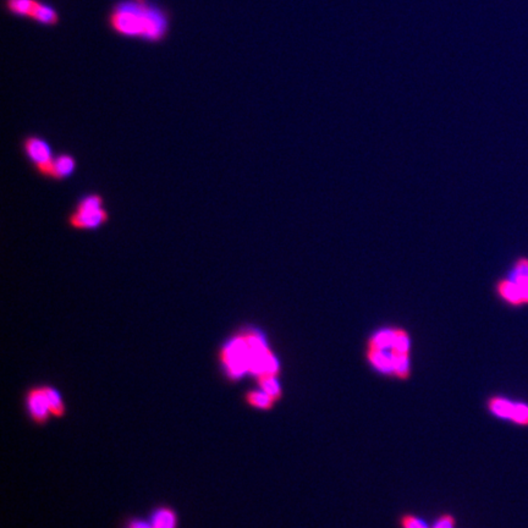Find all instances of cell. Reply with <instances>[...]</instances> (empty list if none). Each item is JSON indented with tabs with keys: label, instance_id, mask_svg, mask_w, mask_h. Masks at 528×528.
Wrapping results in <instances>:
<instances>
[{
	"label": "cell",
	"instance_id": "obj_16",
	"mask_svg": "<svg viewBox=\"0 0 528 528\" xmlns=\"http://www.w3.org/2000/svg\"><path fill=\"white\" fill-rule=\"evenodd\" d=\"M257 382L261 390L268 394L275 401L281 399L283 393H281V384L276 380V376H270V374L259 376L257 377Z\"/></svg>",
	"mask_w": 528,
	"mask_h": 528
},
{
	"label": "cell",
	"instance_id": "obj_23",
	"mask_svg": "<svg viewBox=\"0 0 528 528\" xmlns=\"http://www.w3.org/2000/svg\"><path fill=\"white\" fill-rule=\"evenodd\" d=\"M455 527V520L451 515H444L438 520V522L434 525L433 528H454Z\"/></svg>",
	"mask_w": 528,
	"mask_h": 528
},
{
	"label": "cell",
	"instance_id": "obj_5",
	"mask_svg": "<svg viewBox=\"0 0 528 528\" xmlns=\"http://www.w3.org/2000/svg\"><path fill=\"white\" fill-rule=\"evenodd\" d=\"M25 403H26V410L30 418L38 426H43L52 417L43 385L28 389Z\"/></svg>",
	"mask_w": 528,
	"mask_h": 528
},
{
	"label": "cell",
	"instance_id": "obj_7",
	"mask_svg": "<svg viewBox=\"0 0 528 528\" xmlns=\"http://www.w3.org/2000/svg\"><path fill=\"white\" fill-rule=\"evenodd\" d=\"M509 279H511L520 290L521 297H522L523 305H528V258L527 257H521L518 258L514 267H512L510 274L507 275Z\"/></svg>",
	"mask_w": 528,
	"mask_h": 528
},
{
	"label": "cell",
	"instance_id": "obj_13",
	"mask_svg": "<svg viewBox=\"0 0 528 528\" xmlns=\"http://www.w3.org/2000/svg\"><path fill=\"white\" fill-rule=\"evenodd\" d=\"M43 388L47 400H48L52 417H55V418L64 417L65 414H66V406H65L64 399H63L59 390L50 387V385H43Z\"/></svg>",
	"mask_w": 528,
	"mask_h": 528
},
{
	"label": "cell",
	"instance_id": "obj_9",
	"mask_svg": "<svg viewBox=\"0 0 528 528\" xmlns=\"http://www.w3.org/2000/svg\"><path fill=\"white\" fill-rule=\"evenodd\" d=\"M496 294L499 295L502 301L507 302L511 306H521L523 305L522 297L520 294L516 284L509 279V278H504L498 281L496 284Z\"/></svg>",
	"mask_w": 528,
	"mask_h": 528
},
{
	"label": "cell",
	"instance_id": "obj_10",
	"mask_svg": "<svg viewBox=\"0 0 528 528\" xmlns=\"http://www.w3.org/2000/svg\"><path fill=\"white\" fill-rule=\"evenodd\" d=\"M152 528H178V515L170 507H159L150 518Z\"/></svg>",
	"mask_w": 528,
	"mask_h": 528
},
{
	"label": "cell",
	"instance_id": "obj_15",
	"mask_svg": "<svg viewBox=\"0 0 528 528\" xmlns=\"http://www.w3.org/2000/svg\"><path fill=\"white\" fill-rule=\"evenodd\" d=\"M394 334H395V328L379 330L368 341V349H379V350H389V349H392Z\"/></svg>",
	"mask_w": 528,
	"mask_h": 528
},
{
	"label": "cell",
	"instance_id": "obj_3",
	"mask_svg": "<svg viewBox=\"0 0 528 528\" xmlns=\"http://www.w3.org/2000/svg\"><path fill=\"white\" fill-rule=\"evenodd\" d=\"M219 360L224 367V371L232 380H236L248 372L250 366V351L243 332L224 343L219 351Z\"/></svg>",
	"mask_w": 528,
	"mask_h": 528
},
{
	"label": "cell",
	"instance_id": "obj_19",
	"mask_svg": "<svg viewBox=\"0 0 528 528\" xmlns=\"http://www.w3.org/2000/svg\"><path fill=\"white\" fill-rule=\"evenodd\" d=\"M392 351L394 354H409L410 352V336L404 329L395 328Z\"/></svg>",
	"mask_w": 528,
	"mask_h": 528
},
{
	"label": "cell",
	"instance_id": "obj_2",
	"mask_svg": "<svg viewBox=\"0 0 528 528\" xmlns=\"http://www.w3.org/2000/svg\"><path fill=\"white\" fill-rule=\"evenodd\" d=\"M109 212L104 208V200L99 194H88L77 201L75 210L69 216V224L76 230H97L107 224Z\"/></svg>",
	"mask_w": 528,
	"mask_h": 528
},
{
	"label": "cell",
	"instance_id": "obj_21",
	"mask_svg": "<svg viewBox=\"0 0 528 528\" xmlns=\"http://www.w3.org/2000/svg\"><path fill=\"white\" fill-rule=\"evenodd\" d=\"M401 525L404 528H428L426 523L412 515H405L404 518H401Z\"/></svg>",
	"mask_w": 528,
	"mask_h": 528
},
{
	"label": "cell",
	"instance_id": "obj_12",
	"mask_svg": "<svg viewBox=\"0 0 528 528\" xmlns=\"http://www.w3.org/2000/svg\"><path fill=\"white\" fill-rule=\"evenodd\" d=\"M36 0H4V8L11 17L31 19Z\"/></svg>",
	"mask_w": 528,
	"mask_h": 528
},
{
	"label": "cell",
	"instance_id": "obj_20",
	"mask_svg": "<svg viewBox=\"0 0 528 528\" xmlns=\"http://www.w3.org/2000/svg\"><path fill=\"white\" fill-rule=\"evenodd\" d=\"M510 420L520 426H528V405L523 403L514 404Z\"/></svg>",
	"mask_w": 528,
	"mask_h": 528
},
{
	"label": "cell",
	"instance_id": "obj_17",
	"mask_svg": "<svg viewBox=\"0 0 528 528\" xmlns=\"http://www.w3.org/2000/svg\"><path fill=\"white\" fill-rule=\"evenodd\" d=\"M488 407L489 410L494 414V415L504 418V420H510L511 417L512 409H514V403L509 401V400L504 399V398H491L488 403Z\"/></svg>",
	"mask_w": 528,
	"mask_h": 528
},
{
	"label": "cell",
	"instance_id": "obj_18",
	"mask_svg": "<svg viewBox=\"0 0 528 528\" xmlns=\"http://www.w3.org/2000/svg\"><path fill=\"white\" fill-rule=\"evenodd\" d=\"M393 374L400 379L409 378L410 376L409 354H394L393 352Z\"/></svg>",
	"mask_w": 528,
	"mask_h": 528
},
{
	"label": "cell",
	"instance_id": "obj_6",
	"mask_svg": "<svg viewBox=\"0 0 528 528\" xmlns=\"http://www.w3.org/2000/svg\"><path fill=\"white\" fill-rule=\"evenodd\" d=\"M30 20L42 28H55L60 22V15L52 4L36 0Z\"/></svg>",
	"mask_w": 528,
	"mask_h": 528
},
{
	"label": "cell",
	"instance_id": "obj_22",
	"mask_svg": "<svg viewBox=\"0 0 528 528\" xmlns=\"http://www.w3.org/2000/svg\"><path fill=\"white\" fill-rule=\"evenodd\" d=\"M125 528H152V525L150 521L147 520H142V518H131L129 520Z\"/></svg>",
	"mask_w": 528,
	"mask_h": 528
},
{
	"label": "cell",
	"instance_id": "obj_14",
	"mask_svg": "<svg viewBox=\"0 0 528 528\" xmlns=\"http://www.w3.org/2000/svg\"><path fill=\"white\" fill-rule=\"evenodd\" d=\"M246 404L259 410H270L274 406L275 400L263 390H250L245 394Z\"/></svg>",
	"mask_w": 528,
	"mask_h": 528
},
{
	"label": "cell",
	"instance_id": "obj_4",
	"mask_svg": "<svg viewBox=\"0 0 528 528\" xmlns=\"http://www.w3.org/2000/svg\"><path fill=\"white\" fill-rule=\"evenodd\" d=\"M23 152L38 174L50 178L55 156L47 141L38 136H28L23 141Z\"/></svg>",
	"mask_w": 528,
	"mask_h": 528
},
{
	"label": "cell",
	"instance_id": "obj_1",
	"mask_svg": "<svg viewBox=\"0 0 528 528\" xmlns=\"http://www.w3.org/2000/svg\"><path fill=\"white\" fill-rule=\"evenodd\" d=\"M107 23L116 36L158 44L167 37L170 14L150 0H119L110 8Z\"/></svg>",
	"mask_w": 528,
	"mask_h": 528
},
{
	"label": "cell",
	"instance_id": "obj_8",
	"mask_svg": "<svg viewBox=\"0 0 528 528\" xmlns=\"http://www.w3.org/2000/svg\"><path fill=\"white\" fill-rule=\"evenodd\" d=\"M76 165L77 163H76L75 156L71 154L63 153L55 156L50 179L64 180V179L70 178L71 175L75 173Z\"/></svg>",
	"mask_w": 528,
	"mask_h": 528
},
{
	"label": "cell",
	"instance_id": "obj_11",
	"mask_svg": "<svg viewBox=\"0 0 528 528\" xmlns=\"http://www.w3.org/2000/svg\"><path fill=\"white\" fill-rule=\"evenodd\" d=\"M367 358L377 368L379 372L385 374L393 373V352L392 349L389 350H379V349H368L367 350Z\"/></svg>",
	"mask_w": 528,
	"mask_h": 528
}]
</instances>
